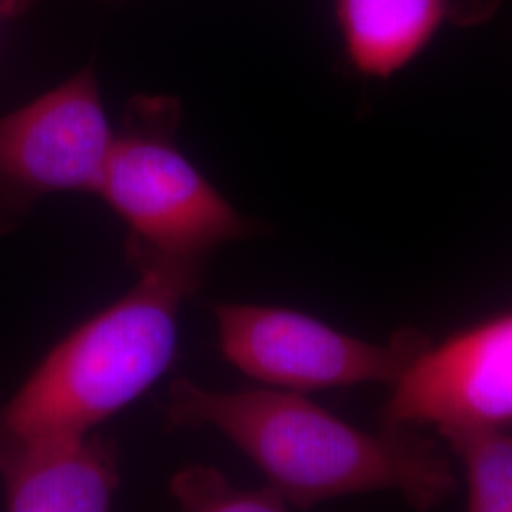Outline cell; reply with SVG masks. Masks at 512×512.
Segmentation results:
<instances>
[{
    "label": "cell",
    "mask_w": 512,
    "mask_h": 512,
    "mask_svg": "<svg viewBox=\"0 0 512 512\" xmlns=\"http://www.w3.org/2000/svg\"><path fill=\"white\" fill-rule=\"evenodd\" d=\"M440 437L461 461L471 512H512V431L505 427L446 429Z\"/></svg>",
    "instance_id": "9"
},
{
    "label": "cell",
    "mask_w": 512,
    "mask_h": 512,
    "mask_svg": "<svg viewBox=\"0 0 512 512\" xmlns=\"http://www.w3.org/2000/svg\"><path fill=\"white\" fill-rule=\"evenodd\" d=\"M179 105L137 97L114 135L97 194L126 222L128 260L205 268L222 243L255 234L175 143Z\"/></svg>",
    "instance_id": "3"
},
{
    "label": "cell",
    "mask_w": 512,
    "mask_h": 512,
    "mask_svg": "<svg viewBox=\"0 0 512 512\" xmlns=\"http://www.w3.org/2000/svg\"><path fill=\"white\" fill-rule=\"evenodd\" d=\"M0 480L8 511H107L120 486L116 446L92 431H0Z\"/></svg>",
    "instance_id": "7"
},
{
    "label": "cell",
    "mask_w": 512,
    "mask_h": 512,
    "mask_svg": "<svg viewBox=\"0 0 512 512\" xmlns=\"http://www.w3.org/2000/svg\"><path fill=\"white\" fill-rule=\"evenodd\" d=\"M165 414L169 429H217L296 507L391 490L425 511L458 490L448 458L414 427L366 433L296 391L226 393L177 380Z\"/></svg>",
    "instance_id": "1"
},
{
    "label": "cell",
    "mask_w": 512,
    "mask_h": 512,
    "mask_svg": "<svg viewBox=\"0 0 512 512\" xmlns=\"http://www.w3.org/2000/svg\"><path fill=\"white\" fill-rule=\"evenodd\" d=\"M137 285L59 340L0 410L12 435L90 433L156 384L177 353V317L203 268L150 264Z\"/></svg>",
    "instance_id": "2"
},
{
    "label": "cell",
    "mask_w": 512,
    "mask_h": 512,
    "mask_svg": "<svg viewBox=\"0 0 512 512\" xmlns=\"http://www.w3.org/2000/svg\"><path fill=\"white\" fill-rule=\"evenodd\" d=\"M169 492L184 511H285L287 501L270 484L264 488H238L215 467L192 465L171 478Z\"/></svg>",
    "instance_id": "10"
},
{
    "label": "cell",
    "mask_w": 512,
    "mask_h": 512,
    "mask_svg": "<svg viewBox=\"0 0 512 512\" xmlns=\"http://www.w3.org/2000/svg\"><path fill=\"white\" fill-rule=\"evenodd\" d=\"M114 133L92 67L0 118V234L42 198L95 192Z\"/></svg>",
    "instance_id": "4"
},
{
    "label": "cell",
    "mask_w": 512,
    "mask_h": 512,
    "mask_svg": "<svg viewBox=\"0 0 512 512\" xmlns=\"http://www.w3.org/2000/svg\"><path fill=\"white\" fill-rule=\"evenodd\" d=\"M349 63L368 78H389L431 42L452 0H336Z\"/></svg>",
    "instance_id": "8"
},
{
    "label": "cell",
    "mask_w": 512,
    "mask_h": 512,
    "mask_svg": "<svg viewBox=\"0 0 512 512\" xmlns=\"http://www.w3.org/2000/svg\"><path fill=\"white\" fill-rule=\"evenodd\" d=\"M512 423V311L429 342L391 384L382 427L437 431Z\"/></svg>",
    "instance_id": "6"
},
{
    "label": "cell",
    "mask_w": 512,
    "mask_h": 512,
    "mask_svg": "<svg viewBox=\"0 0 512 512\" xmlns=\"http://www.w3.org/2000/svg\"><path fill=\"white\" fill-rule=\"evenodd\" d=\"M226 361L256 382L287 391L391 385L427 340L404 334L372 344L300 311L251 304L215 306Z\"/></svg>",
    "instance_id": "5"
}]
</instances>
